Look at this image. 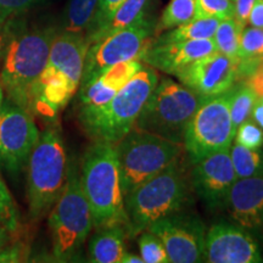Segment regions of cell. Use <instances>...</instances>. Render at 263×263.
Segmentation results:
<instances>
[{"label": "cell", "instance_id": "34", "mask_svg": "<svg viewBox=\"0 0 263 263\" xmlns=\"http://www.w3.org/2000/svg\"><path fill=\"white\" fill-rule=\"evenodd\" d=\"M256 0H234V17L242 25L248 24L249 14Z\"/></svg>", "mask_w": 263, "mask_h": 263}, {"label": "cell", "instance_id": "1", "mask_svg": "<svg viewBox=\"0 0 263 263\" xmlns=\"http://www.w3.org/2000/svg\"><path fill=\"white\" fill-rule=\"evenodd\" d=\"M58 32L55 26H28L18 16L6 21L0 84L6 99L31 114L35 85L47 65Z\"/></svg>", "mask_w": 263, "mask_h": 263}, {"label": "cell", "instance_id": "21", "mask_svg": "<svg viewBox=\"0 0 263 263\" xmlns=\"http://www.w3.org/2000/svg\"><path fill=\"white\" fill-rule=\"evenodd\" d=\"M149 0H124L111 16L106 25L89 41V45L100 41L108 34L130 26L146 15Z\"/></svg>", "mask_w": 263, "mask_h": 263}, {"label": "cell", "instance_id": "29", "mask_svg": "<svg viewBox=\"0 0 263 263\" xmlns=\"http://www.w3.org/2000/svg\"><path fill=\"white\" fill-rule=\"evenodd\" d=\"M196 17H234V3L233 0H196Z\"/></svg>", "mask_w": 263, "mask_h": 263}, {"label": "cell", "instance_id": "14", "mask_svg": "<svg viewBox=\"0 0 263 263\" xmlns=\"http://www.w3.org/2000/svg\"><path fill=\"white\" fill-rule=\"evenodd\" d=\"M203 262L259 263L263 262L259 242L232 221H218L206 232Z\"/></svg>", "mask_w": 263, "mask_h": 263}, {"label": "cell", "instance_id": "22", "mask_svg": "<svg viewBox=\"0 0 263 263\" xmlns=\"http://www.w3.org/2000/svg\"><path fill=\"white\" fill-rule=\"evenodd\" d=\"M222 20L216 17H196L186 24L170 29L168 32L156 35L159 42H184L212 39Z\"/></svg>", "mask_w": 263, "mask_h": 263}, {"label": "cell", "instance_id": "28", "mask_svg": "<svg viewBox=\"0 0 263 263\" xmlns=\"http://www.w3.org/2000/svg\"><path fill=\"white\" fill-rule=\"evenodd\" d=\"M138 245H139L140 257L143 258L144 263H170L168 255L162 241L149 230L140 233Z\"/></svg>", "mask_w": 263, "mask_h": 263}, {"label": "cell", "instance_id": "23", "mask_svg": "<svg viewBox=\"0 0 263 263\" xmlns=\"http://www.w3.org/2000/svg\"><path fill=\"white\" fill-rule=\"evenodd\" d=\"M98 2L99 0H68L62 16L60 31L85 34L94 17Z\"/></svg>", "mask_w": 263, "mask_h": 263}, {"label": "cell", "instance_id": "32", "mask_svg": "<svg viewBox=\"0 0 263 263\" xmlns=\"http://www.w3.org/2000/svg\"><path fill=\"white\" fill-rule=\"evenodd\" d=\"M234 141L249 149H259L263 146V129L249 118L236 128Z\"/></svg>", "mask_w": 263, "mask_h": 263}, {"label": "cell", "instance_id": "8", "mask_svg": "<svg viewBox=\"0 0 263 263\" xmlns=\"http://www.w3.org/2000/svg\"><path fill=\"white\" fill-rule=\"evenodd\" d=\"M115 147L124 197L141 183L162 172L184 154L182 143H174L136 128L115 144Z\"/></svg>", "mask_w": 263, "mask_h": 263}, {"label": "cell", "instance_id": "17", "mask_svg": "<svg viewBox=\"0 0 263 263\" xmlns=\"http://www.w3.org/2000/svg\"><path fill=\"white\" fill-rule=\"evenodd\" d=\"M217 51L213 39L184 42H159L151 39L139 57L154 70L176 76L197 59Z\"/></svg>", "mask_w": 263, "mask_h": 263}, {"label": "cell", "instance_id": "27", "mask_svg": "<svg viewBox=\"0 0 263 263\" xmlns=\"http://www.w3.org/2000/svg\"><path fill=\"white\" fill-rule=\"evenodd\" d=\"M257 99V95L244 81L236 82L233 85L232 99H230V117L235 130L240 124L251 117L252 107Z\"/></svg>", "mask_w": 263, "mask_h": 263}, {"label": "cell", "instance_id": "26", "mask_svg": "<svg viewBox=\"0 0 263 263\" xmlns=\"http://www.w3.org/2000/svg\"><path fill=\"white\" fill-rule=\"evenodd\" d=\"M196 0H170L156 22L155 34L178 27L195 18Z\"/></svg>", "mask_w": 263, "mask_h": 263}, {"label": "cell", "instance_id": "43", "mask_svg": "<svg viewBox=\"0 0 263 263\" xmlns=\"http://www.w3.org/2000/svg\"><path fill=\"white\" fill-rule=\"evenodd\" d=\"M233 2H234V0H233Z\"/></svg>", "mask_w": 263, "mask_h": 263}, {"label": "cell", "instance_id": "19", "mask_svg": "<svg viewBox=\"0 0 263 263\" xmlns=\"http://www.w3.org/2000/svg\"><path fill=\"white\" fill-rule=\"evenodd\" d=\"M143 67L144 64L139 59L111 66L89 84L78 88L80 107L99 106L110 101Z\"/></svg>", "mask_w": 263, "mask_h": 263}, {"label": "cell", "instance_id": "18", "mask_svg": "<svg viewBox=\"0 0 263 263\" xmlns=\"http://www.w3.org/2000/svg\"><path fill=\"white\" fill-rule=\"evenodd\" d=\"M89 43L84 33L59 31L51 43L48 62L43 72L61 73L80 88Z\"/></svg>", "mask_w": 263, "mask_h": 263}, {"label": "cell", "instance_id": "5", "mask_svg": "<svg viewBox=\"0 0 263 263\" xmlns=\"http://www.w3.org/2000/svg\"><path fill=\"white\" fill-rule=\"evenodd\" d=\"M26 166L29 218L37 222L51 211L67 179V154L58 124L41 132Z\"/></svg>", "mask_w": 263, "mask_h": 263}, {"label": "cell", "instance_id": "3", "mask_svg": "<svg viewBox=\"0 0 263 263\" xmlns=\"http://www.w3.org/2000/svg\"><path fill=\"white\" fill-rule=\"evenodd\" d=\"M82 189L90 206L94 228L128 223L115 144L94 141L82 159ZM128 232V230H127Z\"/></svg>", "mask_w": 263, "mask_h": 263}, {"label": "cell", "instance_id": "2", "mask_svg": "<svg viewBox=\"0 0 263 263\" xmlns=\"http://www.w3.org/2000/svg\"><path fill=\"white\" fill-rule=\"evenodd\" d=\"M194 203L195 193L190 171L182 156L124 197L128 238H136L154 222L188 210Z\"/></svg>", "mask_w": 263, "mask_h": 263}, {"label": "cell", "instance_id": "6", "mask_svg": "<svg viewBox=\"0 0 263 263\" xmlns=\"http://www.w3.org/2000/svg\"><path fill=\"white\" fill-rule=\"evenodd\" d=\"M48 226L52 255L57 261L71 262L82 257L84 244L94 226L76 162L68 163L64 192L49 212Z\"/></svg>", "mask_w": 263, "mask_h": 263}, {"label": "cell", "instance_id": "20", "mask_svg": "<svg viewBox=\"0 0 263 263\" xmlns=\"http://www.w3.org/2000/svg\"><path fill=\"white\" fill-rule=\"evenodd\" d=\"M126 226L97 228L88 242V257L93 263H120L126 252Z\"/></svg>", "mask_w": 263, "mask_h": 263}, {"label": "cell", "instance_id": "12", "mask_svg": "<svg viewBox=\"0 0 263 263\" xmlns=\"http://www.w3.org/2000/svg\"><path fill=\"white\" fill-rule=\"evenodd\" d=\"M39 134L34 116L5 98L0 110V166L11 174L21 172Z\"/></svg>", "mask_w": 263, "mask_h": 263}, {"label": "cell", "instance_id": "42", "mask_svg": "<svg viewBox=\"0 0 263 263\" xmlns=\"http://www.w3.org/2000/svg\"><path fill=\"white\" fill-rule=\"evenodd\" d=\"M259 99H261V100H263V97H262V98H259Z\"/></svg>", "mask_w": 263, "mask_h": 263}, {"label": "cell", "instance_id": "40", "mask_svg": "<svg viewBox=\"0 0 263 263\" xmlns=\"http://www.w3.org/2000/svg\"><path fill=\"white\" fill-rule=\"evenodd\" d=\"M120 263H144V261L140 256L130 254V252L126 251L122 256V258H121Z\"/></svg>", "mask_w": 263, "mask_h": 263}, {"label": "cell", "instance_id": "24", "mask_svg": "<svg viewBox=\"0 0 263 263\" xmlns=\"http://www.w3.org/2000/svg\"><path fill=\"white\" fill-rule=\"evenodd\" d=\"M229 154L238 179L263 176L262 147L249 149V147L234 143L230 145Z\"/></svg>", "mask_w": 263, "mask_h": 263}, {"label": "cell", "instance_id": "7", "mask_svg": "<svg viewBox=\"0 0 263 263\" xmlns=\"http://www.w3.org/2000/svg\"><path fill=\"white\" fill-rule=\"evenodd\" d=\"M205 100L184 84L162 78L146 99L134 128L183 144L189 121Z\"/></svg>", "mask_w": 263, "mask_h": 263}, {"label": "cell", "instance_id": "16", "mask_svg": "<svg viewBox=\"0 0 263 263\" xmlns=\"http://www.w3.org/2000/svg\"><path fill=\"white\" fill-rule=\"evenodd\" d=\"M224 210L230 221L245 229L263 246V176L236 179Z\"/></svg>", "mask_w": 263, "mask_h": 263}, {"label": "cell", "instance_id": "38", "mask_svg": "<svg viewBox=\"0 0 263 263\" xmlns=\"http://www.w3.org/2000/svg\"><path fill=\"white\" fill-rule=\"evenodd\" d=\"M6 21H8V20L0 17V62H2L3 52H4L6 42Z\"/></svg>", "mask_w": 263, "mask_h": 263}, {"label": "cell", "instance_id": "4", "mask_svg": "<svg viewBox=\"0 0 263 263\" xmlns=\"http://www.w3.org/2000/svg\"><path fill=\"white\" fill-rule=\"evenodd\" d=\"M159 82L150 66L138 72L110 101L99 106H83L78 110L82 129L94 141L116 144L132 130L141 108Z\"/></svg>", "mask_w": 263, "mask_h": 263}, {"label": "cell", "instance_id": "15", "mask_svg": "<svg viewBox=\"0 0 263 263\" xmlns=\"http://www.w3.org/2000/svg\"><path fill=\"white\" fill-rule=\"evenodd\" d=\"M236 67L238 61L215 51L192 62L176 77L196 94L209 99L232 89L236 83Z\"/></svg>", "mask_w": 263, "mask_h": 263}, {"label": "cell", "instance_id": "25", "mask_svg": "<svg viewBox=\"0 0 263 263\" xmlns=\"http://www.w3.org/2000/svg\"><path fill=\"white\" fill-rule=\"evenodd\" d=\"M245 27L246 26L235 17L222 20L212 38L217 51L227 55L234 61H239L240 39Z\"/></svg>", "mask_w": 263, "mask_h": 263}, {"label": "cell", "instance_id": "39", "mask_svg": "<svg viewBox=\"0 0 263 263\" xmlns=\"http://www.w3.org/2000/svg\"><path fill=\"white\" fill-rule=\"evenodd\" d=\"M10 235H11V233L9 232V229L0 222V252L3 251L5 246L9 245Z\"/></svg>", "mask_w": 263, "mask_h": 263}, {"label": "cell", "instance_id": "41", "mask_svg": "<svg viewBox=\"0 0 263 263\" xmlns=\"http://www.w3.org/2000/svg\"><path fill=\"white\" fill-rule=\"evenodd\" d=\"M4 99H5V94H4V90H3L2 84H0V110H2V105H3V101H4Z\"/></svg>", "mask_w": 263, "mask_h": 263}, {"label": "cell", "instance_id": "13", "mask_svg": "<svg viewBox=\"0 0 263 263\" xmlns=\"http://www.w3.org/2000/svg\"><path fill=\"white\" fill-rule=\"evenodd\" d=\"M190 179L195 196L206 210L211 212L224 210L230 189L238 179L229 149L211 154L193 163Z\"/></svg>", "mask_w": 263, "mask_h": 263}, {"label": "cell", "instance_id": "35", "mask_svg": "<svg viewBox=\"0 0 263 263\" xmlns=\"http://www.w3.org/2000/svg\"><path fill=\"white\" fill-rule=\"evenodd\" d=\"M248 24L251 27L263 28V0H256L249 14Z\"/></svg>", "mask_w": 263, "mask_h": 263}, {"label": "cell", "instance_id": "37", "mask_svg": "<svg viewBox=\"0 0 263 263\" xmlns=\"http://www.w3.org/2000/svg\"><path fill=\"white\" fill-rule=\"evenodd\" d=\"M250 118L263 129V100L261 99H257V101L255 103Z\"/></svg>", "mask_w": 263, "mask_h": 263}, {"label": "cell", "instance_id": "30", "mask_svg": "<svg viewBox=\"0 0 263 263\" xmlns=\"http://www.w3.org/2000/svg\"><path fill=\"white\" fill-rule=\"evenodd\" d=\"M0 222L9 229L11 234L18 230L17 209L2 177H0Z\"/></svg>", "mask_w": 263, "mask_h": 263}, {"label": "cell", "instance_id": "10", "mask_svg": "<svg viewBox=\"0 0 263 263\" xmlns=\"http://www.w3.org/2000/svg\"><path fill=\"white\" fill-rule=\"evenodd\" d=\"M156 21L145 15L126 28L108 34L89 45L80 87L89 84L111 66L139 59L155 34Z\"/></svg>", "mask_w": 263, "mask_h": 263}, {"label": "cell", "instance_id": "33", "mask_svg": "<svg viewBox=\"0 0 263 263\" xmlns=\"http://www.w3.org/2000/svg\"><path fill=\"white\" fill-rule=\"evenodd\" d=\"M42 0H0V17L9 20L25 14Z\"/></svg>", "mask_w": 263, "mask_h": 263}, {"label": "cell", "instance_id": "11", "mask_svg": "<svg viewBox=\"0 0 263 263\" xmlns=\"http://www.w3.org/2000/svg\"><path fill=\"white\" fill-rule=\"evenodd\" d=\"M146 230L162 241L170 263L203 262L207 228L190 209L163 217Z\"/></svg>", "mask_w": 263, "mask_h": 263}, {"label": "cell", "instance_id": "9", "mask_svg": "<svg viewBox=\"0 0 263 263\" xmlns=\"http://www.w3.org/2000/svg\"><path fill=\"white\" fill-rule=\"evenodd\" d=\"M232 89L224 94L206 99L193 115L184 133V153L189 163L230 149L235 129L230 117Z\"/></svg>", "mask_w": 263, "mask_h": 263}, {"label": "cell", "instance_id": "36", "mask_svg": "<svg viewBox=\"0 0 263 263\" xmlns=\"http://www.w3.org/2000/svg\"><path fill=\"white\" fill-rule=\"evenodd\" d=\"M246 84L254 90V93L257 95V98L263 97V64L259 66L257 70L255 71V73L250 76L248 80L244 81Z\"/></svg>", "mask_w": 263, "mask_h": 263}, {"label": "cell", "instance_id": "31", "mask_svg": "<svg viewBox=\"0 0 263 263\" xmlns=\"http://www.w3.org/2000/svg\"><path fill=\"white\" fill-rule=\"evenodd\" d=\"M124 0H99L94 17L91 20L89 27L85 31V38H87L88 43L106 25V22L115 12V10L122 4Z\"/></svg>", "mask_w": 263, "mask_h": 263}]
</instances>
